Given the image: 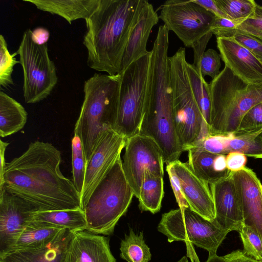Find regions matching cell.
<instances>
[{"mask_svg":"<svg viewBox=\"0 0 262 262\" xmlns=\"http://www.w3.org/2000/svg\"><path fill=\"white\" fill-rule=\"evenodd\" d=\"M229 136L208 134L198 140L193 146L201 147L212 154L227 155L228 154V142Z\"/></svg>","mask_w":262,"mask_h":262,"instance_id":"obj_37","label":"cell"},{"mask_svg":"<svg viewBox=\"0 0 262 262\" xmlns=\"http://www.w3.org/2000/svg\"><path fill=\"white\" fill-rule=\"evenodd\" d=\"M212 35V33L211 32H209L198 40L192 47L194 53V63L193 64L195 66L200 74V60L205 52L207 45L211 38Z\"/></svg>","mask_w":262,"mask_h":262,"instance_id":"obj_43","label":"cell"},{"mask_svg":"<svg viewBox=\"0 0 262 262\" xmlns=\"http://www.w3.org/2000/svg\"><path fill=\"white\" fill-rule=\"evenodd\" d=\"M206 262H227L224 256H219L216 254H209Z\"/></svg>","mask_w":262,"mask_h":262,"instance_id":"obj_48","label":"cell"},{"mask_svg":"<svg viewBox=\"0 0 262 262\" xmlns=\"http://www.w3.org/2000/svg\"><path fill=\"white\" fill-rule=\"evenodd\" d=\"M23 71V93L27 103H37L46 98L56 85L58 77L54 62L50 58L47 44L39 45L27 30L16 51Z\"/></svg>","mask_w":262,"mask_h":262,"instance_id":"obj_10","label":"cell"},{"mask_svg":"<svg viewBox=\"0 0 262 262\" xmlns=\"http://www.w3.org/2000/svg\"><path fill=\"white\" fill-rule=\"evenodd\" d=\"M174 120L178 142L183 151L209 134L195 99L186 68V51L180 47L169 57Z\"/></svg>","mask_w":262,"mask_h":262,"instance_id":"obj_7","label":"cell"},{"mask_svg":"<svg viewBox=\"0 0 262 262\" xmlns=\"http://www.w3.org/2000/svg\"><path fill=\"white\" fill-rule=\"evenodd\" d=\"M159 17L188 48L211 32L216 16L194 0H168L159 8Z\"/></svg>","mask_w":262,"mask_h":262,"instance_id":"obj_11","label":"cell"},{"mask_svg":"<svg viewBox=\"0 0 262 262\" xmlns=\"http://www.w3.org/2000/svg\"><path fill=\"white\" fill-rule=\"evenodd\" d=\"M166 171L168 173L171 186L179 208H184L189 207L181 192L179 180L172 169L168 165L166 166Z\"/></svg>","mask_w":262,"mask_h":262,"instance_id":"obj_42","label":"cell"},{"mask_svg":"<svg viewBox=\"0 0 262 262\" xmlns=\"http://www.w3.org/2000/svg\"><path fill=\"white\" fill-rule=\"evenodd\" d=\"M158 230L166 235L168 242L191 243L208 251H216L228 232L214 221L208 220L192 210L189 207L179 208L162 214Z\"/></svg>","mask_w":262,"mask_h":262,"instance_id":"obj_9","label":"cell"},{"mask_svg":"<svg viewBox=\"0 0 262 262\" xmlns=\"http://www.w3.org/2000/svg\"><path fill=\"white\" fill-rule=\"evenodd\" d=\"M221 57L215 50L209 49L203 54L200 62V73L204 78L209 76L212 79L220 74Z\"/></svg>","mask_w":262,"mask_h":262,"instance_id":"obj_36","label":"cell"},{"mask_svg":"<svg viewBox=\"0 0 262 262\" xmlns=\"http://www.w3.org/2000/svg\"><path fill=\"white\" fill-rule=\"evenodd\" d=\"M9 143L0 140V191L3 188V174L6 164L5 160V152Z\"/></svg>","mask_w":262,"mask_h":262,"instance_id":"obj_47","label":"cell"},{"mask_svg":"<svg viewBox=\"0 0 262 262\" xmlns=\"http://www.w3.org/2000/svg\"><path fill=\"white\" fill-rule=\"evenodd\" d=\"M261 126L262 102L255 105L245 114L235 132L248 131Z\"/></svg>","mask_w":262,"mask_h":262,"instance_id":"obj_38","label":"cell"},{"mask_svg":"<svg viewBox=\"0 0 262 262\" xmlns=\"http://www.w3.org/2000/svg\"><path fill=\"white\" fill-rule=\"evenodd\" d=\"M227 168L231 172H237L246 167L247 159L243 154L237 151L230 152L226 156Z\"/></svg>","mask_w":262,"mask_h":262,"instance_id":"obj_41","label":"cell"},{"mask_svg":"<svg viewBox=\"0 0 262 262\" xmlns=\"http://www.w3.org/2000/svg\"><path fill=\"white\" fill-rule=\"evenodd\" d=\"M195 3L203 7L217 17L227 18L225 14L220 9L215 0H194ZM228 19V18H227Z\"/></svg>","mask_w":262,"mask_h":262,"instance_id":"obj_44","label":"cell"},{"mask_svg":"<svg viewBox=\"0 0 262 262\" xmlns=\"http://www.w3.org/2000/svg\"><path fill=\"white\" fill-rule=\"evenodd\" d=\"M134 193L125 177L121 157L92 193L83 208L87 231L110 235L126 212Z\"/></svg>","mask_w":262,"mask_h":262,"instance_id":"obj_6","label":"cell"},{"mask_svg":"<svg viewBox=\"0 0 262 262\" xmlns=\"http://www.w3.org/2000/svg\"><path fill=\"white\" fill-rule=\"evenodd\" d=\"M71 233L65 229L54 239L42 247L13 250L0 254V262H61Z\"/></svg>","mask_w":262,"mask_h":262,"instance_id":"obj_21","label":"cell"},{"mask_svg":"<svg viewBox=\"0 0 262 262\" xmlns=\"http://www.w3.org/2000/svg\"><path fill=\"white\" fill-rule=\"evenodd\" d=\"M61 162V152L52 144L31 142L20 156L6 163L2 189L23 199L37 211L82 209L80 195L62 174Z\"/></svg>","mask_w":262,"mask_h":262,"instance_id":"obj_1","label":"cell"},{"mask_svg":"<svg viewBox=\"0 0 262 262\" xmlns=\"http://www.w3.org/2000/svg\"><path fill=\"white\" fill-rule=\"evenodd\" d=\"M163 195V177L154 173H146L144 176L138 198L140 209L153 214L159 212Z\"/></svg>","mask_w":262,"mask_h":262,"instance_id":"obj_27","label":"cell"},{"mask_svg":"<svg viewBox=\"0 0 262 262\" xmlns=\"http://www.w3.org/2000/svg\"><path fill=\"white\" fill-rule=\"evenodd\" d=\"M126 140L113 128L107 129L101 133L86 164L84 184L81 195L82 209L95 188L121 157Z\"/></svg>","mask_w":262,"mask_h":262,"instance_id":"obj_13","label":"cell"},{"mask_svg":"<svg viewBox=\"0 0 262 262\" xmlns=\"http://www.w3.org/2000/svg\"><path fill=\"white\" fill-rule=\"evenodd\" d=\"M40 10L58 15L70 24L78 19H88L96 10L100 0H24Z\"/></svg>","mask_w":262,"mask_h":262,"instance_id":"obj_23","label":"cell"},{"mask_svg":"<svg viewBox=\"0 0 262 262\" xmlns=\"http://www.w3.org/2000/svg\"><path fill=\"white\" fill-rule=\"evenodd\" d=\"M227 18L238 24L253 12L256 3L253 0H215Z\"/></svg>","mask_w":262,"mask_h":262,"instance_id":"obj_32","label":"cell"},{"mask_svg":"<svg viewBox=\"0 0 262 262\" xmlns=\"http://www.w3.org/2000/svg\"><path fill=\"white\" fill-rule=\"evenodd\" d=\"M32 220L66 228L71 232L87 230V222L81 209L36 211Z\"/></svg>","mask_w":262,"mask_h":262,"instance_id":"obj_26","label":"cell"},{"mask_svg":"<svg viewBox=\"0 0 262 262\" xmlns=\"http://www.w3.org/2000/svg\"><path fill=\"white\" fill-rule=\"evenodd\" d=\"M37 210L4 188L0 191V254L8 252Z\"/></svg>","mask_w":262,"mask_h":262,"instance_id":"obj_14","label":"cell"},{"mask_svg":"<svg viewBox=\"0 0 262 262\" xmlns=\"http://www.w3.org/2000/svg\"><path fill=\"white\" fill-rule=\"evenodd\" d=\"M187 151L188 165L198 177L209 185L231 172L227 168L226 155L212 154L196 146Z\"/></svg>","mask_w":262,"mask_h":262,"instance_id":"obj_22","label":"cell"},{"mask_svg":"<svg viewBox=\"0 0 262 262\" xmlns=\"http://www.w3.org/2000/svg\"><path fill=\"white\" fill-rule=\"evenodd\" d=\"M177 262H189L186 256H183Z\"/></svg>","mask_w":262,"mask_h":262,"instance_id":"obj_49","label":"cell"},{"mask_svg":"<svg viewBox=\"0 0 262 262\" xmlns=\"http://www.w3.org/2000/svg\"><path fill=\"white\" fill-rule=\"evenodd\" d=\"M238 24L229 19L216 16L211 28V32L216 38H232Z\"/></svg>","mask_w":262,"mask_h":262,"instance_id":"obj_39","label":"cell"},{"mask_svg":"<svg viewBox=\"0 0 262 262\" xmlns=\"http://www.w3.org/2000/svg\"><path fill=\"white\" fill-rule=\"evenodd\" d=\"M262 62V42L248 34L236 31L232 38Z\"/></svg>","mask_w":262,"mask_h":262,"instance_id":"obj_40","label":"cell"},{"mask_svg":"<svg viewBox=\"0 0 262 262\" xmlns=\"http://www.w3.org/2000/svg\"><path fill=\"white\" fill-rule=\"evenodd\" d=\"M122 164L126 179L137 198L146 173L164 175V162L159 147L152 139L141 134L126 139Z\"/></svg>","mask_w":262,"mask_h":262,"instance_id":"obj_12","label":"cell"},{"mask_svg":"<svg viewBox=\"0 0 262 262\" xmlns=\"http://www.w3.org/2000/svg\"><path fill=\"white\" fill-rule=\"evenodd\" d=\"M186 68L195 99L209 129L211 111L209 83H208L193 64L187 61Z\"/></svg>","mask_w":262,"mask_h":262,"instance_id":"obj_29","label":"cell"},{"mask_svg":"<svg viewBox=\"0 0 262 262\" xmlns=\"http://www.w3.org/2000/svg\"><path fill=\"white\" fill-rule=\"evenodd\" d=\"M257 262H262V260H261V261H257Z\"/></svg>","mask_w":262,"mask_h":262,"instance_id":"obj_50","label":"cell"},{"mask_svg":"<svg viewBox=\"0 0 262 262\" xmlns=\"http://www.w3.org/2000/svg\"><path fill=\"white\" fill-rule=\"evenodd\" d=\"M243 215V225L251 228L262 240V184L256 173L245 167L232 172Z\"/></svg>","mask_w":262,"mask_h":262,"instance_id":"obj_15","label":"cell"},{"mask_svg":"<svg viewBox=\"0 0 262 262\" xmlns=\"http://www.w3.org/2000/svg\"><path fill=\"white\" fill-rule=\"evenodd\" d=\"M120 75L95 73L84 82V100L74 134L82 142L86 162L101 133L114 128L117 116Z\"/></svg>","mask_w":262,"mask_h":262,"instance_id":"obj_4","label":"cell"},{"mask_svg":"<svg viewBox=\"0 0 262 262\" xmlns=\"http://www.w3.org/2000/svg\"><path fill=\"white\" fill-rule=\"evenodd\" d=\"M238 232L243 244L244 253L256 261L262 260V240L259 234L244 225Z\"/></svg>","mask_w":262,"mask_h":262,"instance_id":"obj_34","label":"cell"},{"mask_svg":"<svg viewBox=\"0 0 262 262\" xmlns=\"http://www.w3.org/2000/svg\"><path fill=\"white\" fill-rule=\"evenodd\" d=\"M168 51H152L139 134L152 139L159 147L164 163L178 160L183 152L176 130Z\"/></svg>","mask_w":262,"mask_h":262,"instance_id":"obj_3","label":"cell"},{"mask_svg":"<svg viewBox=\"0 0 262 262\" xmlns=\"http://www.w3.org/2000/svg\"><path fill=\"white\" fill-rule=\"evenodd\" d=\"M167 165L177 176L189 208L205 219L214 221L215 207L209 184L198 177L187 163L177 160Z\"/></svg>","mask_w":262,"mask_h":262,"instance_id":"obj_16","label":"cell"},{"mask_svg":"<svg viewBox=\"0 0 262 262\" xmlns=\"http://www.w3.org/2000/svg\"><path fill=\"white\" fill-rule=\"evenodd\" d=\"M221 59L237 76L248 83L262 82V62L232 38H216Z\"/></svg>","mask_w":262,"mask_h":262,"instance_id":"obj_20","label":"cell"},{"mask_svg":"<svg viewBox=\"0 0 262 262\" xmlns=\"http://www.w3.org/2000/svg\"><path fill=\"white\" fill-rule=\"evenodd\" d=\"M28 113L23 106L3 91L0 92V136L17 133L25 126Z\"/></svg>","mask_w":262,"mask_h":262,"instance_id":"obj_25","label":"cell"},{"mask_svg":"<svg viewBox=\"0 0 262 262\" xmlns=\"http://www.w3.org/2000/svg\"><path fill=\"white\" fill-rule=\"evenodd\" d=\"M151 51L120 75L117 116L113 128L126 139L140 133L144 115Z\"/></svg>","mask_w":262,"mask_h":262,"instance_id":"obj_8","label":"cell"},{"mask_svg":"<svg viewBox=\"0 0 262 262\" xmlns=\"http://www.w3.org/2000/svg\"><path fill=\"white\" fill-rule=\"evenodd\" d=\"M233 151L262 159V126L229 135L228 153Z\"/></svg>","mask_w":262,"mask_h":262,"instance_id":"obj_28","label":"cell"},{"mask_svg":"<svg viewBox=\"0 0 262 262\" xmlns=\"http://www.w3.org/2000/svg\"><path fill=\"white\" fill-rule=\"evenodd\" d=\"M209 85L208 133L211 135L228 136L235 133L245 114L262 102V82H246L226 66Z\"/></svg>","mask_w":262,"mask_h":262,"instance_id":"obj_5","label":"cell"},{"mask_svg":"<svg viewBox=\"0 0 262 262\" xmlns=\"http://www.w3.org/2000/svg\"><path fill=\"white\" fill-rule=\"evenodd\" d=\"M237 29L262 42V6L256 4L254 12L241 23Z\"/></svg>","mask_w":262,"mask_h":262,"instance_id":"obj_35","label":"cell"},{"mask_svg":"<svg viewBox=\"0 0 262 262\" xmlns=\"http://www.w3.org/2000/svg\"><path fill=\"white\" fill-rule=\"evenodd\" d=\"M120 256L127 262H149L151 257L149 248L145 244L143 232L136 234L130 229L128 235L120 243Z\"/></svg>","mask_w":262,"mask_h":262,"instance_id":"obj_30","label":"cell"},{"mask_svg":"<svg viewBox=\"0 0 262 262\" xmlns=\"http://www.w3.org/2000/svg\"><path fill=\"white\" fill-rule=\"evenodd\" d=\"M159 17L152 5L147 1L141 0L137 17L130 30L122 58L121 74L133 62L147 54L146 45L152 28Z\"/></svg>","mask_w":262,"mask_h":262,"instance_id":"obj_19","label":"cell"},{"mask_svg":"<svg viewBox=\"0 0 262 262\" xmlns=\"http://www.w3.org/2000/svg\"><path fill=\"white\" fill-rule=\"evenodd\" d=\"M227 262H257L248 257L243 251L237 250L224 256Z\"/></svg>","mask_w":262,"mask_h":262,"instance_id":"obj_46","label":"cell"},{"mask_svg":"<svg viewBox=\"0 0 262 262\" xmlns=\"http://www.w3.org/2000/svg\"><path fill=\"white\" fill-rule=\"evenodd\" d=\"M61 262H116L109 239L87 230L72 232Z\"/></svg>","mask_w":262,"mask_h":262,"instance_id":"obj_18","label":"cell"},{"mask_svg":"<svg viewBox=\"0 0 262 262\" xmlns=\"http://www.w3.org/2000/svg\"><path fill=\"white\" fill-rule=\"evenodd\" d=\"M210 186L215 207L214 221L228 233L238 231L243 225L244 219L232 172Z\"/></svg>","mask_w":262,"mask_h":262,"instance_id":"obj_17","label":"cell"},{"mask_svg":"<svg viewBox=\"0 0 262 262\" xmlns=\"http://www.w3.org/2000/svg\"><path fill=\"white\" fill-rule=\"evenodd\" d=\"M50 37L49 31L43 27H37L32 31V38L34 42L39 45L47 43Z\"/></svg>","mask_w":262,"mask_h":262,"instance_id":"obj_45","label":"cell"},{"mask_svg":"<svg viewBox=\"0 0 262 262\" xmlns=\"http://www.w3.org/2000/svg\"><path fill=\"white\" fill-rule=\"evenodd\" d=\"M17 52L11 54L4 37L0 35V85L1 87L7 88L13 84L12 74L15 64L20 63L15 58Z\"/></svg>","mask_w":262,"mask_h":262,"instance_id":"obj_33","label":"cell"},{"mask_svg":"<svg viewBox=\"0 0 262 262\" xmlns=\"http://www.w3.org/2000/svg\"><path fill=\"white\" fill-rule=\"evenodd\" d=\"M65 229L32 220L8 252L42 247L54 239Z\"/></svg>","mask_w":262,"mask_h":262,"instance_id":"obj_24","label":"cell"},{"mask_svg":"<svg viewBox=\"0 0 262 262\" xmlns=\"http://www.w3.org/2000/svg\"><path fill=\"white\" fill-rule=\"evenodd\" d=\"M140 3L141 0H100L96 10L85 20L83 43L90 68L111 76L119 74Z\"/></svg>","mask_w":262,"mask_h":262,"instance_id":"obj_2","label":"cell"},{"mask_svg":"<svg viewBox=\"0 0 262 262\" xmlns=\"http://www.w3.org/2000/svg\"><path fill=\"white\" fill-rule=\"evenodd\" d=\"M71 148L73 182L81 196L84 184L87 162L81 141L76 134H74L72 139Z\"/></svg>","mask_w":262,"mask_h":262,"instance_id":"obj_31","label":"cell"}]
</instances>
